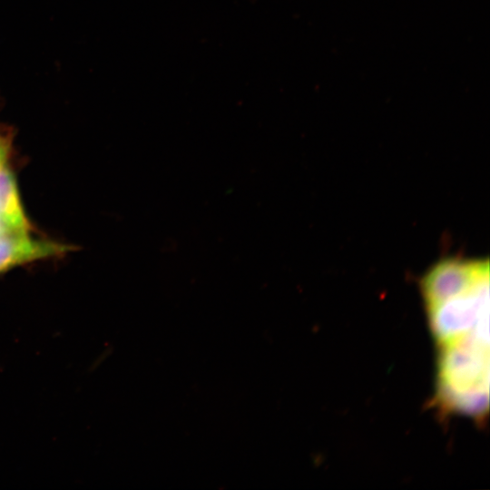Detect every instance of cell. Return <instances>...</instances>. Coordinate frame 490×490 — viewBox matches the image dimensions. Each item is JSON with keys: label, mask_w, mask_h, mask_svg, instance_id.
I'll use <instances>...</instances> for the list:
<instances>
[{"label": "cell", "mask_w": 490, "mask_h": 490, "mask_svg": "<svg viewBox=\"0 0 490 490\" xmlns=\"http://www.w3.org/2000/svg\"><path fill=\"white\" fill-rule=\"evenodd\" d=\"M420 288L439 347L489 335V260L447 257L423 276Z\"/></svg>", "instance_id": "6da1fadb"}, {"label": "cell", "mask_w": 490, "mask_h": 490, "mask_svg": "<svg viewBox=\"0 0 490 490\" xmlns=\"http://www.w3.org/2000/svg\"><path fill=\"white\" fill-rule=\"evenodd\" d=\"M7 156V145L5 141L0 138V163L5 162Z\"/></svg>", "instance_id": "5b68a950"}, {"label": "cell", "mask_w": 490, "mask_h": 490, "mask_svg": "<svg viewBox=\"0 0 490 490\" xmlns=\"http://www.w3.org/2000/svg\"><path fill=\"white\" fill-rule=\"evenodd\" d=\"M0 223L15 231L28 232L30 229L20 202L15 178L5 162L0 163Z\"/></svg>", "instance_id": "277c9868"}, {"label": "cell", "mask_w": 490, "mask_h": 490, "mask_svg": "<svg viewBox=\"0 0 490 490\" xmlns=\"http://www.w3.org/2000/svg\"><path fill=\"white\" fill-rule=\"evenodd\" d=\"M489 341L470 339L440 348L438 389L447 407L480 416L488 409Z\"/></svg>", "instance_id": "7a4b0ae2"}, {"label": "cell", "mask_w": 490, "mask_h": 490, "mask_svg": "<svg viewBox=\"0 0 490 490\" xmlns=\"http://www.w3.org/2000/svg\"><path fill=\"white\" fill-rule=\"evenodd\" d=\"M5 229H6V228H5L4 225H2V224L0 223V233H1L4 230H5Z\"/></svg>", "instance_id": "8992f818"}, {"label": "cell", "mask_w": 490, "mask_h": 490, "mask_svg": "<svg viewBox=\"0 0 490 490\" xmlns=\"http://www.w3.org/2000/svg\"><path fill=\"white\" fill-rule=\"evenodd\" d=\"M70 250L68 245L33 239L28 232L5 229L0 233V273L20 264L61 256Z\"/></svg>", "instance_id": "3957f363"}]
</instances>
